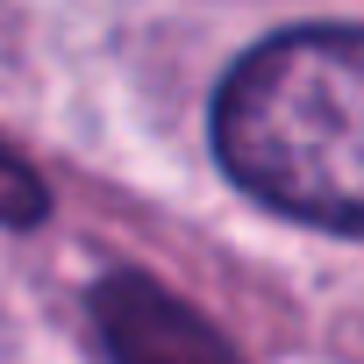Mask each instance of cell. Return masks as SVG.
Masks as SVG:
<instances>
[{
	"label": "cell",
	"mask_w": 364,
	"mask_h": 364,
	"mask_svg": "<svg viewBox=\"0 0 364 364\" xmlns=\"http://www.w3.org/2000/svg\"><path fill=\"white\" fill-rule=\"evenodd\" d=\"M215 157L272 215L364 243V29H286L236 58Z\"/></svg>",
	"instance_id": "obj_1"
},
{
	"label": "cell",
	"mask_w": 364,
	"mask_h": 364,
	"mask_svg": "<svg viewBox=\"0 0 364 364\" xmlns=\"http://www.w3.org/2000/svg\"><path fill=\"white\" fill-rule=\"evenodd\" d=\"M86 307L114 364H243L208 314H193L171 286L143 272H107L86 293Z\"/></svg>",
	"instance_id": "obj_2"
},
{
	"label": "cell",
	"mask_w": 364,
	"mask_h": 364,
	"mask_svg": "<svg viewBox=\"0 0 364 364\" xmlns=\"http://www.w3.org/2000/svg\"><path fill=\"white\" fill-rule=\"evenodd\" d=\"M43 208H50V200H43V186H36V171L0 143V222L22 229V222H43Z\"/></svg>",
	"instance_id": "obj_3"
}]
</instances>
